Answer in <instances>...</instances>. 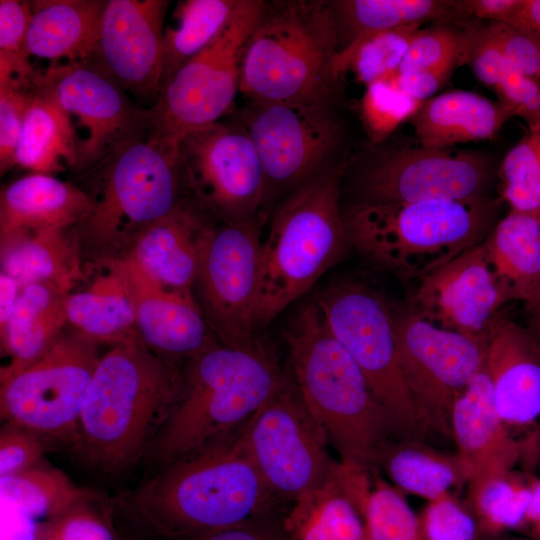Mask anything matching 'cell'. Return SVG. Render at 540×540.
Returning a JSON list of instances; mask_svg holds the SVG:
<instances>
[{
    "mask_svg": "<svg viewBox=\"0 0 540 540\" xmlns=\"http://www.w3.org/2000/svg\"><path fill=\"white\" fill-rule=\"evenodd\" d=\"M243 427L156 470L114 500L126 537L178 540L272 517L277 499L249 454Z\"/></svg>",
    "mask_w": 540,
    "mask_h": 540,
    "instance_id": "1",
    "label": "cell"
},
{
    "mask_svg": "<svg viewBox=\"0 0 540 540\" xmlns=\"http://www.w3.org/2000/svg\"><path fill=\"white\" fill-rule=\"evenodd\" d=\"M181 387V371L142 342L113 347L90 382L73 452L104 473L134 465L146 455Z\"/></svg>",
    "mask_w": 540,
    "mask_h": 540,
    "instance_id": "2",
    "label": "cell"
},
{
    "mask_svg": "<svg viewBox=\"0 0 540 540\" xmlns=\"http://www.w3.org/2000/svg\"><path fill=\"white\" fill-rule=\"evenodd\" d=\"M180 395L145 455L156 470L243 427L285 374L258 342L214 343L187 359Z\"/></svg>",
    "mask_w": 540,
    "mask_h": 540,
    "instance_id": "3",
    "label": "cell"
},
{
    "mask_svg": "<svg viewBox=\"0 0 540 540\" xmlns=\"http://www.w3.org/2000/svg\"><path fill=\"white\" fill-rule=\"evenodd\" d=\"M503 199L359 202L343 212L349 245L398 278L421 280L482 243Z\"/></svg>",
    "mask_w": 540,
    "mask_h": 540,
    "instance_id": "4",
    "label": "cell"
},
{
    "mask_svg": "<svg viewBox=\"0 0 540 540\" xmlns=\"http://www.w3.org/2000/svg\"><path fill=\"white\" fill-rule=\"evenodd\" d=\"M283 335L292 378L340 460L374 471L380 447L391 438L386 418L317 303L300 307Z\"/></svg>",
    "mask_w": 540,
    "mask_h": 540,
    "instance_id": "5",
    "label": "cell"
},
{
    "mask_svg": "<svg viewBox=\"0 0 540 540\" xmlns=\"http://www.w3.org/2000/svg\"><path fill=\"white\" fill-rule=\"evenodd\" d=\"M338 49L329 3L266 7L244 47L239 90L254 103L331 104Z\"/></svg>",
    "mask_w": 540,
    "mask_h": 540,
    "instance_id": "6",
    "label": "cell"
},
{
    "mask_svg": "<svg viewBox=\"0 0 540 540\" xmlns=\"http://www.w3.org/2000/svg\"><path fill=\"white\" fill-rule=\"evenodd\" d=\"M341 166L297 188L261 243L255 324L265 325L304 295L349 245L340 208Z\"/></svg>",
    "mask_w": 540,
    "mask_h": 540,
    "instance_id": "7",
    "label": "cell"
},
{
    "mask_svg": "<svg viewBox=\"0 0 540 540\" xmlns=\"http://www.w3.org/2000/svg\"><path fill=\"white\" fill-rule=\"evenodd\" d=\"M91 209L76 230L97 250L126 249L146 228L184 206L180 145L145 134L87 171Z\"/></svg>",
    "mask_w": 540,
    "mask_h": 540,
    "instance_id": "8",
    "label": "cell"
},
{
    "mask_svg": "<svg viewBox=\"0 0 540 540\" xmlns=\"http://www.w3.org/2000/svg\"><path fill=\"white\" fill-rule=\"evenodd\" d=\"M315 302L332 334L363 373L384 413L390 437L424 440L426 434L401 369L393 310L387 302L354 281L331 284Z\"/></svg>",
    "mask_w": 540,
    "mask_h": 540,
    "instance_id": "9",
    "label": "cell"
},
{
    "mask_svg": "<svg viewBox=\"0 0 540 540\" xmlns=\"http://www.w3.org/2000/svg\"><path fill=\"white\" fill-rule=\"evenodd\" d=\"M265 9L263 1L238 0L215 39L162 85L146 109L150 136L180 145L187 135L219 122L240 92L244 47Z\"/></svg>",
    "mask_w": 540,
    "mask_h": 540,
    "instance_id": "10",
    "label": "cell"
},
{
    "mask_svg": "<svg viewBox=\"0 0 540 540\" xmlns=\"http://www.w3.org/2000/svg\"><path fill=\"white\" fill-rule=\"evenodd\" d=\"M243 436L262 479L277 500L294 502L333 472L327 434L292 376L244 425Z\"/></svg>",
    "mask_w": 540,
    "mask_h": 540,
    "instance_id": "11",
    "label": "cell"
},
{
    "mask_svg": "<svg viewBox=\"0 0 540 540\" xmlns=\"http://www.w3.org/2000/svg\"><path fill=\"white\" fill-rule=\"evenodd\" d=\"M401 369L425 434L451 436L458 397L485 364L488 341L431 322L411 307L393 311Z\"/></svg>",
    "mask_w": 540,
    "mask_h": 540,
    "instance_id": "12",
    "label": "cell"
},
{
    "mask_svg": "<svg viewBox=\"0 0 540 540\" xmlns=\"http://www.w3.org/2000/svg\"><path fill=\"white\" fill-rule=\"evenodd\" d=\"M100 358L96 343L75 331L62 334L39 360L0 383L2 421L71 446Z\"/></svg>",
    "mask_w": 540,
    "mask_h": 540,
    "instance_id": "13",
    "label": "cell"
},
{
    "mask_svg": "<svg viewBox=\"0 0 540 540\" xmlns=\"http://www.w3.org/2000/svg\"><path fill=\"white\" fill-rule=\"evenodd\" d=\"M36 87L68 116L74 134L76 172H87L125 143L148 132L146 109L95 57L72 63H51L37 70Z\"/></svg>",
    "mask_w": 540,
    "mask_h": 540,
    "instance_id": "14",
    "label": "cell"
},
{
    "mask_svg": "<svg viewBox=\"0 0 540 540\" xmlns=\"http://www.w3.org/2000/svg\"><path fill=\"white\" fill-rule=\"evenodd\" d=\"M264 213L255 219L207 226L193 288L197 303L219 343L250 348L254 338L260 231Z\"/></svg>",
    "mask_w": 540,
    "mask_h": 540,
    "instance_id": "15",
    "label": "cell"
},
{
    "mask_svg": "<svg viewBox=\"0 0 540 540\" xmlns=\"http://www.w3.org/2000/svg\"><path fill=\"white\" fill-rule=\"evenodd\" d=\"M186 184L224 224L257 218L266 183L255 146L243 126L217 122L180 143Z\"/></svg>",
    "mask_w": 540,
    "mask_h": 540,
    "instance_id": "16",
    "label": "cell"
},
{
    "mask_svg": "<svg viewBox=\"0 0 540 540\" xmlns=\"http://www.w3.org/2000/svg\"><path fill=\"white\" fill-rule=\"evenodd\" d=\"M243 126L269 190L301 187L320 173L341 140L331 104L254 103Z\"/></svg>",
    "mask_w": 540,
    "mask_h": 540,
    "instance_id": "17",
    "label": "cell"
},
{
    "mask_svg": "<svg viewBox=\"0 0 540 540\" xmlns=\"http://www.w3.org/2000/svg\"><path fill=\"white\" fill-rule=\"evenodd\" d=\"M486 157L421 146L381 152L360 181L365 203L466 200L483 197L490 179Z\"/></svg>",
    "mask_w": 540,
    "mask_h": 540,
    "instance_id": "18",
    "label": "cell"
},
{
    "mask_svg": "<svg viewBox=\"0 0 540 540\" xmlns=\"http://www.w3.org/2000/svg\"><path fill=\"white\" fill-rule=\"evenodd\" d=\"M170 1L108 0L96 60L127 93L154 102L161 89L164 22Z\"/></svg>",
    "mask_w": 540,
    "mask_h": 540,
    "instance_id": "19",
    "label": "cell"
},
{
    "mask_svg": "<svg viewBox=\"0 0 540 540\" xmlns=\"http://www.w3.org/2000/svg\"><path fill=\"white\" fill-rule=\"evenodd\" d=\"M506 302L482 242L419 280L411 308L440 327L488 341Z\"/></svg>",
    "mask_w": 540,
    "mask_h": 540,
    "instance_id": "20",
    "label": "cell"
},
{
    "mask_svg": "<svg viewBox=\"0 0 540 540\" xmlns=\"http://www.w3.org/2000/svg\"><path fill=\"white\" fill-rule=\"evenodd\" d=\"M105 265L123 282L139 337L155 354L169 362L189 359L217 342L193 292L163 288L122 258H109Z\"/></svg>",
    "mask_w": 540,
    "mask_h": 540,
    "instance_id": "21",
    "label": "cell"
},
{
    "mask_svg": "<svg viewBox=\"0 0 540 540\" xmlns=\"http://www.w3.org/2000/svg\"><path fill=\"white\" fill-rule=\"evenodd\" d=\"M451 436L471 479L513 470L524 459L532 463L540 457V434L517 438L500 417L484 366L453 406Z\"/></svg>",
    "mask_w": 540,
    "mask_h": 540,
    "instance_id": "22",
    "label": "cell"
},
{
    "mask_svg": "<svg viewBox=\"0 0 540 540\" xmlns=\"http://www.w3.org/2000/svg\"><path fill=\"white\" fill-rule=\"evenodd\" d=\"M372 473L339 460L321 484L292 502L280 525L288 540H367L362 507Z\"/></svg>",
    "mask_w": 540,
    "mask_h": 540,
    "instance_id": "23",
    "label": "cell"
},
{
    "mask_svg": "<svg viewBox=\"0 0 540 540\" xmlns=\"http://www.w3.org/2000/svg\"><path fill=\"white\" fill-rule=\"evenodd\" d=\"M484 367L506 425L536 427L540 418V340L536 335L499 316L490 331Z\"/></svg>",
    "mask_w": 540,
    "mask_h": 540,
    "instance_id": "24",
    "label": "cell"
},
{
    "mask_svg": "<svg viewBox=\"0 0 540 540\" xmlns=\"http://www.w3.org/2000/svg\"><path fill=\"white\" fill-rule=\"evenodd\" d=\"M207 226L184 205L141 232L120 258L163 288L192 292Z\"/></svg>",
    "mask_w": 540,
    "mask_h": 540,
    "instance_id": "25",
    "label": "cell"
},
{
    "mask_svg": "<svg viewBox=\"0 0 540 540\" xmlns=\"http://www.w3.org/2000/svg\"><path fill=\"white\" fill-rule=\"evenodd\" d=\"M90 209L91 199L85 190L50 174L25 175L1 191L0 240L78 227Z\"/></svg>",
    "mask_w": 540,
    "mask_h": 540,
    "instance_id": "26",
    "label": "cell"
},
{
    "mask_svg": "<svg viewBox=\"0 0 540 540\" xmlns=\"http://www.w3.org/2000/svg\"><path fill=\"white\" fill-rule=\"evenodd\" d=\"M26 36L28 56L52 63L91 59L97 52L104 0L30 1Z\"/></svg>",
    "mask_w": 540,
    "mask_h": 540,
    "instance_id": "27",
    "label": "cell"
},
{
    "mask_svg": "<svg viewBox=\"0 0 540 540\" xmlns=\"http://www.w3.org/2000/svg\"><path fill=\"white\" fill-rule=\"evenodd\" d=\"M68 293L46 283L21 288L14 311L1 334V348L9 356L0 369V383L26 369L62 336L67 321Z\"/></svg>",
    "mask_w": 540,
    "mask_h": 540,
    "instance_id": "28",
    "label": "cell"
},
{
    "mask_svg": "<svg viewBox=\"0 0 540 540\" xmlns=\"http://www.w3.org/2000/svg\"><path fill=\"white\" fill-rule=\"evenodd\" d=\"M511 117L499 101L453 90L424 101L410 122L421 146L449 149L458 143L492 139Z\"/></svg>",
    "mask_w": 540,
    "mask_h": 540,
    "instance_id": "29",
    "label": "cell"
},
{
    "mask_svg": "<svg viewBox=\"0 0 540 540\" xmlns=\"http://www.w3.org/2000/svg\"><path fill=\"white\" fill-rule=\"evenodd\" d=\"M483 243L507 302L529 308L540 292V216L509 210Z\"/></svg>",
    "mask_w": 540,
    "mask_h": 540,
    "instance_id": "30",
    "label": "cell"
},
{
    "mask_svg": "<svg viewBox=\"0 0 540 540\" xmlns=\"http://www.w3.org/2000/svg\"><path fill=\"white\" fill-rule=\"evenodd\" d=\"M380 465L392 485L427 501L468 484L470 471L458 453L432 447L421 439L389 438L380 447Z\"/></svg>",
    "mask_w": 540,
    "mask_h": 540,
    "instance_id": "31",
    "label": "cell"
},
{
    "mask_svg": "<svg viewBox=\"0 0 540 540\" xmlns=\"http://www.w3.org/2000/svg\"><path fill=\"white\" fill-rule=\"evenodd\" d=\"M1 266L21 287L46 283L69 294L84 277L78 232L49 229L1 241Z\"/></svg>",
    "mask_w": 540,
    "mask_h": 540,
    "instance_id": "32",
    "label": "cell"
},
{
    "mask_svg": "<svg viewBox=\"0 0 540 540\" xmlns=\"http://www.w3.org/2000/svg\"><path fill=\"white\" fill-rule=\"evenodd\" d=\"M76 164L77 152L68 116L34 81L16 148L15 166L53 175L67 168L75 171Z\"/></svg>",
    "mask_w": 540,
    "mask_h": 540,
    "instance_id": "33",
    "label": "cell"
},
{
    "mask_svg": "<svg viewBox=\"0 0 540 540\" xmlns=\"http://www.w3.org/2000/svg\"><path fill=\"white\" fill-rule=\"evenodd\" d=\"M338 33L339 50L356 39L379 31L427 21L466 20L455 0H341L329 2Z\"/></svg>",
    "mask_w": 540,
    "mask_h": 540,
    "instance_id": "34",
    "label": "cell"
},
{
    "mask_svg": "<svg viewBox=\"0 0 540 540\" xmlns=\"http://www.w3.org/2000/svg\"><path fill=\"white\" fill-rule=\"evenodd\" d=\"M84 292L69 294L67 321L92 342L115 346L142 342L134 304L121 279L111 270Z\"/></svg>",
    "mask_w": 540,
    "mask_h": 540,
    "instance_id": "35",
    "label": "cell"
},
{
    "mask_svg": "<svg viewBox=\"0 0 540 540\" xmlns=\"http://www.w3.org/2000/svg\"><path fill=\"white\" fill-rule=\"evenodd\" d=\"M89 492L75 486L61 470L42 463L0 477L1 506L43 525H50Z\"/></svg>",
    "mask_w": 540,
    "mask_h": 540,
    "instance_id": "36",
    "label": "cell"
},
{
    "mask_svg": "<svg viewBox=\"0 0 540 540\" xmlns=\"http://www.w3.org/2000/svg\"><path fill=\"white\" fill-rule=\"evenodd\" d=\"M529 474L513 469L468 482L466 501L476 518L479 540L519 530L530 501Z\"/></svg>",
    "mask_w": 540,
    "mask_h": 540,
    "instance_id": "37",
    "label": "cell"
},
{
    "mask_svg": "<svg viewBox=\"0 0 540 540\" xmlns=\"http://www.w3.org/2000/svg\"><path fill=\"white\" fill-rule=\"evenodd\" d=\"M238 0H184L164 30L162 85L190 58L209 45L231 17ZM161 90V89H160Z\"/></svg>",
    "mask_w": 540,
    "mask_h": 540,
    "instance_id": "38",
    "label": "cell"
},
{
    "mask_svg": "<svg viewBox=\"0 0 540 540\" xmlns=\"http://www.w3.org/2000/svg\"><path fill=\"white\" fill-rule=\"evenodd\" d=\"M420 24L402 26L362 36L339 50L334 64L338 80L347 72L368 86L393 76L404 59Z\"/></svg>",
    "mask_w": 540,
    "mask_h": 540,
    "instance_id": "39",
    "label": "cell"
},
{
    "mask_svg": "<svg viewBox=\"0 0 540 540\" xmlns=\"http://www.w3.org/2000/svg\"><path fill=\"white\" fill-rule=\"evenodd\" d=\"M499 176L501 198L510 210L540 216V123L505 155Z\"/></svg>",
    "mask_w": 540,
    "mask_h": 540,
    "instance_id": "40",
    "label": "cell"
},
{
    "mask_svg": "<svg viewBox=\"0 0 540 540\" xmlns=\"http://www.w3.org/2000/svg\"><path fill=\"white\" fill-rule=\"evenodd\" d=\"M362 515L367 540H427L405 494L376 473Z\"/></svg>",
    "mask_w": 540,
    "mask_h": 540,
    "instance_id": "41",
    "label": "cell"
},
{
    "mask_svg": "<svg viewBox=\"0 0 540 540\" xmlns=\"http://www.w3.org/2000/svg\"><path fill=\"white\" fill-rule=\"evenodd\" d=\"M46 540H129L115 514V501L91 491L57 516Z\"/></svg>",
    "mask_w": 540,
    "mask_h": 540,
    "instance_id": "42",
    "label": "cell"
},
{
    "mask_svg": "<svg viewBox=\"0 0 540 540\" xmlns=\"http://www.w3.org/2000/svg\"><path fill=\"white\" fill-rule=\"evenodd\" d=\"M423 102L402 91L392 78L365 87L360 101V118L373 144H378L399 125L411 120Z\"/></svg>",
    "mask_w": 540,
    "mask_h": 540,
    "instance_id": "43",
    "label": "cell"
},
{
    "mask_svg": "<svg viewBox=\"0 0 540 540\" xmlns=\"http://www.w3.org/2000/svg\"><path fill=\"white\" fill-rule=\"evenodd\" d=\"M465 46V25L457 27L452 22L438 23L426 29H419L396 73H408L449 64L460 66Z\"/></svg>",
    "mask_w": 540,
    "mask_h": 540,
    "instance_id": "44",
    "label": "cell"
},
{
    "mask_svg": "<svg viewBox=\"0 0 540 540\" xmlns=\"http://www.w3.org/2000/svg\"><path fill=\"white\" fill-rule=\"evenodd\" d=\"M31 14L30 1H0V81L32 79L37 72L26 51Z\"/></svg>",
    "mask_w": 540,
    "mask_h": 540,
    "instance_id": "45",
    "label": "cell"
},
{
    "mask_svg": "<svg viewBox=\"0 0 540 540\" xmlns=\"http://www.w3.org/2000/svg\"><path fill=\"white\" fill-rule=\"evenodd\" d=\"M427 540H479L476 518L455 492L427 501L418 513Z\"/></svg>",
    "mask_w": 540,
    "mask_h": 540,
    "instance_id": "46",
    "label": "cell"
},
{
    "mask_svg": "<svg viewBox=\"0 0 540 540\" xmlns=\"http://www.w3.org/2000/svg\"><path fill=\"white\" fill-rule=\"evenodd\" d=\"M34 79L0 82V171L2 175L15 166L16 148Z\"/></svg>",
    "mask_w": 540,
    "mask_h": 540,
    "instance_id": "47",
    "label": "cell"
},
{
    "mask_svg": "<svg viewBox=\"0 0 540 540\" xmlns=\"http://www.w3.org/2000/svg\"><path fill=\"white\" fill-rule=\"evenodd\" d=\"M485 29L509 67L540 80V40L536 36L503 22H490Z\"/></svg>",
    "mask_w": 540,
    "mask_h": 540,
    "instance_id": "48",
    "label": "cell"
},
{
    "mask_svg": "<svg viewBox=\"0 0 540 540\" xmlns=\"http://www.w3.org/2000/svg\"><path fill=\"white\" fill-rule=\"evenodd\" d=\"M43 440L33 431L4 423L0 432V477L40 464L45 451Z\"/></svg>",
    "mask_w": 540,
    "mask_h": 540,
    "instance_id": "49",
    "label": "cell"
},
{
    "mask_svg": "<svg viewBox=\"0 0 540 540\" xmlns=\"http://www.w3.org/2000/svg\"><path fill=\"white\" fill-rule=\"evenodd\" d=\"M494 91L513 117L522 118L528 127L540 123V80L526 77L509 67Z\"/></svg>",
    "mask_w": 540,
    "mask_h": 540,
    "instance_id": "50",
    "label": "cell"
},
{
    "mask_svg": "<svg viewBox=\"0 0 540 540\" xmlns=\"http://www.w3.org/2000/svg\"><path fill=\"white\" fill-rule=\"evenodd\" d=\"M456 65L449 64L408 73H396L392 78L396 85L412 98L424 102L446 83Z\"/></svg>",
    "mask_w": 540,
    "mask_h": 540,
    "instance_id": "51",
    "label": "cell"
},
{
    "mask_svg": "<svg viewBox=\"0 0 540 540\" xmlns=\"http://www.w3.org/2000/svg\"><path fill=\"white\" fill-rule=\"evenodd\" d=\"M178 540H288L280 521L272 517Z\"/></svg>",
    "mask_w": 540,
    "mask_h": 540,
    "instance_id": "52",
    "label": "cell"
},
{
    "mask_svg": "<svg viewBox=\"0 0 540 540\" xmlns=\"http://www.w3.org/2000/svg\"><path fill=\"white\" fill-rule=\"evenodd\" d=\"M456 8L465 18L507 22L521 0H455Z\"/></svg>",
    "mask_w": 540,
    "mask_h": 540,
    "instance_id": "53",
    "label": "cell"
},
{
    "mask_svg": "<svg viewBox=\"0 0 540 540\" xmlns=\"http://www.w3.org/2000/svg\"><path fill=\"white\" fill-rule=\"evenodd\" d=\"M530 501L519 528L524 536L540 540V477L529 474Z\"/></svg>",
    "mask_w": 540,
    "mask_h": 540,
    "instance_id": "54",
    "label": "cell"
},
{
    "mask_svg": "<svg viewBox=\"0 0 540 540\" xmlns=\"http://www.w3.org/2000/svg\"><path fill=\"white\" fill-rule=\"evenodd\" d=\"M20 284L1 271L0 274V335L5 331L21 292Z\"/></svg>",
    "mask_w": 540,
    "mask_h": 540,
    "instance_id": "55",
    "label": "cell"
},
{
    "mask_svg": "<svg viewBox=\"0 0 540 540\" xmlns=\"http://www.w3.org/2000/svg\"><path fill=\"white\" fill-rule=\"evenodd\" d=\"M505 23L526 30L540 40V0H521L517 10Z\"/></svg>",
    "mask_w": 540,
    "mask_h": 540,
    "instance_id": "56",
    "label": "cell"
},
{
    "mask_svg": "<svg viewBox=\"0 0 540 540\" xmlns=\"http://www.w3.org/2000/svg\"><path fill=\"white\" fill-rule=\"evenodd\" d=\"M527 309L531 314V322L534 330L533 333L540 340V292L534 303Z\"/></svg>",
    "mask_w": 540,
    "mask_h": 540,
    "instance_id": "57",
    "label": "cell"
},
{
    "mask_svg": "<svg viewBox=\"0 0 540 540\" xmlns=\"http://www.w3.org/2000/svg\"><path fill=\"white\" fill-rule=\"evenodd\" d=\"M483 540H536V539L529 538V537H526V536H520L519 537V536H510V535H507V534H502V535L486 538V539H483Z\"/></svg>",
    "mask_w": 540,
    "mask_h": 540,
    "instance_id": "58",
    "label": "cell"
}]
</instances>
